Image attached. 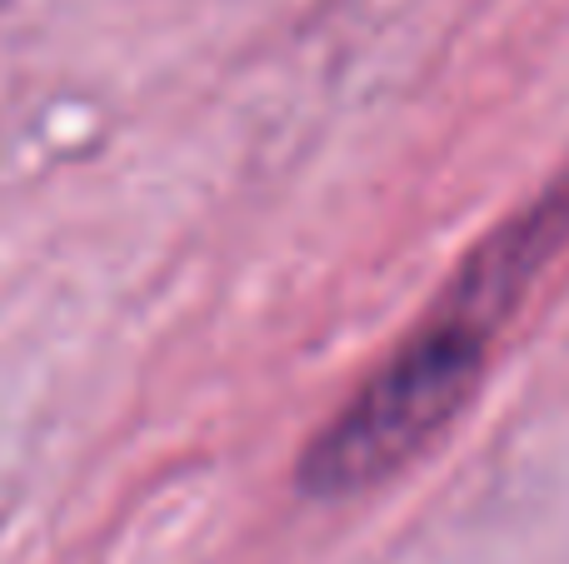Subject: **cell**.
<instances>
[{
	"label": "cell",
	"mask_w": 569,
	"mask_h": 564,
	"mask_svg": "<svg viewBox=\"0 0 569 564\" xmlns=\"http://www.w3.org/2000/svg\"><path fill=\"white\" fill-rule=\"evenodd\" d=\"M569 235V180L495 230L445 290L440 310L365 380V390L310 440L300 460L305 495H355L405 470L465 405L485 355L530 275Z\"/></svg>",
	"instance_id": "6da1fadb"
},
{
	"label": "cell",
	"mask_w": 569,
	"mask_h": 564,
	"mask_svg": "<svg viewBox=\"0 0 569 564\" xmlns=\"http://www.w3.org/2000/svg\"><path fill=\"white\" fill-rule=\"evenodd\" d=\"M0 6H6V0H0Z\"/></svg>",
	"instance_id": "7a4b0ae2"
}]
</instances>
